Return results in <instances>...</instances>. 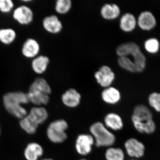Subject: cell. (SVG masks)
<instances>
[{
  "label": "cell",
  "mask_w": 160,
  "mask_h": 160,
  "mask_svg": "<svg viewBox=\"0 0 160 160\" xmlns=\"http://www.w3.org/2000/svg\"><path fill=\"white\" fill-rule=\"evenodd\" d=\"M131 119L134 129L140 133L151 134L156 131V125L153 115L145 105L139 104L135 106Z\"/></svg>",
  "instance_id": "obj_1"
},
{
  "label": "cell",
  "mask_w": 160,
  "mask_h": 160,
  "mask_svg": "<svg viewBox=\"0 0 160 160\" xmlns=\"http://www.w3.org/2000/svg\"><path fill=\"white\" fill-rule=\"evenodd\" d=\"M2 101L6 111L14 117L21 119L28 114L27 110L22 106L29 103L27 92H9L4 94Z\"/></svg>",
  "instance_id": "obj_2"
},
{
  "label": "cell",
  "mask_w": 160,
  "mask_h": 160,
  "mask_svg": "<svg viewBox=\"0 0 160 160\" xmlns=\"http://www.w3.org/2000/svg\"><path fill=\"white\" fill-rule=\"evenodd\" d=\"M116 53L119 57L130 56L132 58H129L134 62L137 72H142L146 69V56L141 51L140 46L136 43L129 42L121 44L117 48Z\"/></svg>",
  "instance_id": "obj_3"
},
{
  "label": "cell",
  "mask_w": 160,
  "mask_h": 160,
  "mask_svg": "<svg viewBox=\"0 0 160 160\" xmlns=\"http://www.w3.org/2000/svg\"><path fill=\"white\" fill-rule=\"evenodd\" d=\"M89 132L94 140L95 146L98 148L111 147L116 142L114 133L102 122L92 123L89 127Z\"/></svg>",
  "instance_id": "obj_4"
},
{
  "label": "cell",
  "mask_w": 160,
  "mask_h": 160,
  "mask_svg": "<svg viewBox=\"0 0 160 160\" xmlns=\"http://www.w3.org/2000/svg\"><path fill=\"white\" fill-rule=\"evenodd\" d=\"M69 128L67 121L60 119L52 121L47 127L46 135L48 139L54 144L63 143L68 138L66 131Z\"/></svg>",
  "instance_id": "obj_5"
},
{
  "label": "cell",
  "mask_w": 160,
  "mask_h": 160,
  "mask_svg": "<svg viewBox=\"0 0 160 160\" xmlns=\"http://www.w3.org/2000/svg\"><path fill=\"white\" fill-rule=\"evenodd\" d=\"M12 13L13 19L21 26H29L34 20L33 10L29 6L25 4L15 8Z\"/></svg>",
  "instance_id": "obj_6"
},
{
  "label": "cell",
  "mask_w": 160,
  "mask_h": 160,
  "mask_svg": "<svg viewBox=\"0 0 160 160\" xmlns=\"http://www.w3.org/2000/svg\"><path fill=\"white\" fill-rule=\"evenodd\" d=\"M94 145V140L90 133H81L76 139L75 149L78 154L86 156L91 153Z\"/></svg>",
  "instance_id": "obj_7"
},
{
  "label": "cell",
  "mask_w": 160,
  "mask_h": 160,
  "mask_svg": "<svg viewBox=\"0 0 160 160\" xmlns=\"http://www.w3.org/2000/svg\"><path fill=\"white\" fill-rule=\"evenodd\" d=\"M124 148L129 157L136 159L143 157L146 151V147L143 143L133 138L126 140L124 143Z\"/></svg>",
  "instance_id": "obj_8"
},
{
  "label": "cell",
  "mask_w": 160,
  "mask_h": 160,
  "mask_svg": "<svg viewBox=\"0 0 160 160\" xmlns=\"http://www.w3.org/2000/svg\"><path fill=\"white\" fill-rule=\"evenodd\" d=\"M41 46L37 40L32 38L26 39L21 48V53L24 58L32 60L40 54Z\"/></svg>",
  "instance_id": "obj_9"
},
{
  "label": "cell",
  "mask_w": 160,
  "mask_h": 160,
  "mask_svg": "<svg viewBox=\"0 0 160 160\" xmlns=\"http://www.w3.org/2000/svg\"><path fill=\"white\" fill-rule=\"evenodd\" d=\"M94 77L100 86L106 88L110 86L113 82L115 75L109 66H103L96 72Z\"/></svg>",
  "instance_id": "obj_10"
},
{
  "label": "cell",
  "mask_w": 160,
  "mask_h": 160,
  "mask_svg": "<svg viewBox=\"0 0 160 160\" xmlns=\"http://www.w3.org/2000/svg\"><path fill=\"white\" fill-rule=\"evenodd\" d=\"M82 96L75 89L70 88L66 90L61 97L62 102L64 106L69 108H75L81 103Z\"/></svg>",
  "instance_id": "obj_11"
},
{
  "label": "cell",
  "mask_w": 160,
  "mask_h": 160,
  "mask_svg": "<svg viewBox=\"0 0 160 160\" xmlns=\"http://www.w3.org/2000/svg\"><path fill=\"white\" fill-rule=\"evenodd\" d=\"M43 29L52 34L59 33L62 29V24L57 16L51 15L45 17L42 22Z\"/></svg>",
  "instance_id": "obj_12"
},
{
  "label": "cell",
  "mask_w": 160,
  "mask_h": 160,
  "mask_svg": "<svg viewBox=\"0 0 160 160\" xmlns=\"http://www.w3.org/2000/svg\"><path fill=\"white\" fill-rule=\"evenodd\" d=\"M103 124L111 131H118L124 128L122 118L119 114L114 112H110L105 115Z\"/></svg>",
  "instance_id": "obj_13"
},
{
  "label": "cell",
  "mask_w": 160,
  "mask_h": 160,
  "mask_svg": "<svg viewBox=\"0 0 160 160\" xmlns=\"http://www.w3.org/2000/svg\"><path fill=\"white\" fill-rule=\"evenodd\" d=\"M137 24L141 29L149 31L156 26V19L151 12L144 11L140 13L138 17Z\"/></svg>",
  "instance_id": "obj_14"
},
{
  "label": "cell",
  "mask_w": 160,
  "mask_h": 160,
  "mask_svg": "<svg viewBox=\"0 0 160 160\" xmlns=\"http://www.w3.org/2000/svg\"><path fill=\"white\" fill-rule=\"evenodd\" d=\"M50 59L48 56L39 54L32 60L31 69L36 74H43L47 71Z\"/></svg>",
  "instance_id": "obj_15"
},
{
  "label": "cell",
  "mask_w": 160,
  "mask_h": 160,
  "mask_svg": "<svg viewBox=\"0 0 160 160\" xmlns=\"http://www.w3.org/2000/svg\"><path fill=\"white\" fill-rule=\"evenodd\" d=\"M101 97L103 102L106 104L115 105L119 102L122 98V95L118 89L109 86L103 90Z\"/></svg>",
  "instance_id": "obj_16"
},
{
  "label": "cell",
  "mask_w": 160,
  "mask_h": 160,
  "mask_svg": "<svg viewBox=\"0 0 160 160\" xmlns=\"http://www.w3.org/2000/svg\"><path fill=\"white\" fill-rule=\"evenodd\" d=\"M44 154L42 146L39 143L32 142L26 146L24 155L26 160H38Z\"/></svg>",
  "instance_id": "obj_17"
},
{
  "label": "cell",
  "mask_w": 160,
  "mask_h": 160,
  "mask_svg": "<svg viewBox=\"0 0 160 160\" xmlns=\"http://www.w3.org/2000/svg\"><path fill=\"white\" fill-rule=\"evenodd\" d=\"M39 92L47 95L52 93V88L46 79L41 77L35 78L30 84L29 90Z\"/></svg>",
  "instance_id": "obj_18"
},
{
  "label": "cell",
  "mask_w": 160,
  "mask_h": 160,
  "mask_svg": "<svg viewBox=\"0 0 160 160\" xmlns=\"http://www.w3.org/2000/svg\"><path fill=\"white\" fill-rule=\"evenodd\" d=\"M28 115L38 126L45 122L49 117L47 109L42 106L32 107L30 109Z\"/></svg>",
  "instance_id": "obj_19"
},
{
  "label": "cell",
  "mask_w": 160,
  "mask_h": 160,
  "mask_svg": "<svg viewBox=\"0 0 160 160\" xmlns=\"http://www.w3.org/2000/svg\"><path fill=\"white\" fill-rule=\"evenodd\" d=\"M137 25V21L134 16L127 12L122 16L120 19V27L121 29L126 32L133 31Z\"/></svg>",
  "instance_id": "obj_20"
},
{
  "label": "cell",
  "mask_w": 160,
  "mask_h": 160,
  "mask_svg": "<svg viewBox=\"0 0 160 160\" xmlns=\"http://www.w3.org/2000/svg\"><path fill=\"white\" fill-rule=\"evenodd\" d=\"M121 10L119 7L115 4H105L102 7L101 14L103 18L106 20H114L119 16Z\"/></svg>",
  "instance_id": "obj_21"
},
{
  "label": "cell",
  "mask_w": 160,
  "mask_h": 160,
  "mask_svg": "<svg viewBox=\"0 0 160 160\" xmlns=\"http://www.w3.org/2000/svg\"><path fill=\"white\" fill-rule=\"evenodd\" d=\"M28 98L29 102H31L36 106H42L47 105L50 101L49 95L39 92L28 90Z\"/></svg>",
  "instance_id": "obj_22"
},
{
  "label": "cell",
  "mask_w": 160,
  "mask_h": 160,
  "mask_svg": "<svg viewBox=\"0 0 160 160\" xmlns=\"http://www.w3.org/2000/svg\"><path fill=\"white\" fill-rule=\"evenodd\" d=\"M17 38L16 31L13 28L6 27L0 29V42L9 46L14 42Z\"/></svg>",
  "instance_id": "obj_23"
},
{
  "label": "cell",
  "mask_w": 160,
  "mask_h": 160,
  "mask_svg": "<svg viewBox=\"0 0 160 160\" xmlns=\"http://www.w3.org/2000/svg\"><path fill=\"white\" fill-rule=\"evenodd\" d=\"M19 125L21 128L29 134L35 133L39 126L28 114L20 119Z\"/></svg>",
  "instance_id": "obj_24"
},
{
  "label": "cell",
  "mask_w": 160,
  "mask_h": 160,
  "mask_svg": "<svg viewBox=\"0 0 160 160\" xmlns=\"http://www.w3.org/2000/svg\"><path fill=\"white\" fill-rule=\"evenodd\" d=\"M106 160H125V151L119 147H108L105 152Z\"/></svg>",
  "instance_id": "obj_25"
},
{
  "label": "cell",
  "mask_w": 160,
  "mask_h": 160,
  "mask_svg": "<svg viewBox=\"0 0 160 160\" xmlns=\"http://www.w3.org/2000/svg\"><path fill=\"white\" fill-rule=\"evenodd\" d=\"M118 62L122 69L133 73L137 72L135 65L129 57H120L118 59Z\"/></svg>",
  "instance_id": "obj_26"
},
{
  "label": "cell",
  "mask_w": 160,
  "mask_h": 160,
  "mask_svg": "<svg viewBox=\"0 0 160 160\" xmlns=\"http://www.w3.org/2000/svg\"><path fill=\"white\" fill-rule=\"evenodd\" d=\"M72 2L70 0H58L56 2L55 9L59 14L67 13L71 9Z\"/></svg>",
  "instance_id": "obj_27"
},
{
  "label": "cell",
  "mask_w": 160,
  "mask_h": 160,
  "mask_svg": "<svg viewBox=\"0 0 160 160\" xmlns=\"http://www.w3.org/2000/svg\"><path fill=\"white\" fill-rule=\"evenodd\" d=\"M144 47L146 51L152 54L157 53L160 49V43L155 38H150L144 43Z\"/></svg>",
  "instance_id": "obj_28"
},
{
  "label": "cell",
  "mask_w": 160,
  "mask_h": 160,
  "mask_svg": "<svg viewBox=\"0 0 160 160\" xmlns=\"http://www.w3.org/2000/svg\"><path fill=\"white\" fill-rule=\"evenodd\" d=\"M148 102L156 111L160 112V92H153L149 95Z\"/></svg>",
  "instance_id": "obj_29"
},
{
  "label": "cell",
  "mask_w": 160,
  "mask_h": 160,
  "mask_svg": "<svg viewBox=\"0 0 160 160\" xmlns=\"http://www.w3.org/2000/svg\"><path fill=\"white\" fill-rule=\"evenodd\" d=\"M14 2L12 0H0V12L7 14L12 12L14 9Z\"/></svg>",
  "instance_id": "obj_30"
},
{
  "label": "cell",
  "mask_w": 160,
  "mask_h": 160,
  "mask_svg": "<svg viewBox=\"0 0 160 160\" xmlns=\"http://www.w3.org/2000/svg\"><path fill=\"white\" fill-rule=\"evenodd\" d=\"M32 2V0H22V2L24 3V4H25V3H29Z\"/></svg>",
  "instance_id": "obj_31"
},
{
  "label": "cell",
  "mask_w": 160,
  "mask_h": 160,
  "mask_svg": "<svg viewBox=\"0 0 160 160\" xmlns=\"http://www.w3.org/2000/svg\"><path fill=\"white\" fill-rule=\"evenodd\" d=\"M41 160H53L52 159H51V158H45V159H42Z\"/></svg>",
  "instance_id": "obj_32"
},
{
  "label": "cell",
  "mask_w": 160,
  "mask_h": 160,
  "mask_svg": "<svg viewBox=\"0 0 160 160\" xmlns=\"http://www.w3.org/2000/svg\"><path fill=\"white\" fill-rule=\"evenodd\" d=\"M78 160H88L86 159H85V158H82V159H80Z\"/></svg>",
  "instance_id": "obj_33"
},
{
  "label": "cell",
  "mask_w": 160,
  "mask_h": 160,
  "mask_svg": "<svg viewBox=\"0 0 160 160\" xmlns=\"http://www.w3.org/2000/svg\"><path fill=\"white\" fill-rule=\"evenodd\" d=\"M129 160H138V159H131Z\"/></svg>",
  "instance_id": "obj_34"
},
{
  "label": "cell",
  "mask_w": 160,
  "mask_h": 160,
  "mask_svg": "<svg viewBox=\"0 0 160 160\" xmlns=\"http://www.w3.org/2000/svg\"><path fill=\"white\" fill-rule=\"evenodd\" d=\"M1 126H0V135H1Z\"/></svg>",
  "instance_id": "obj_35"
}]
</instances>
